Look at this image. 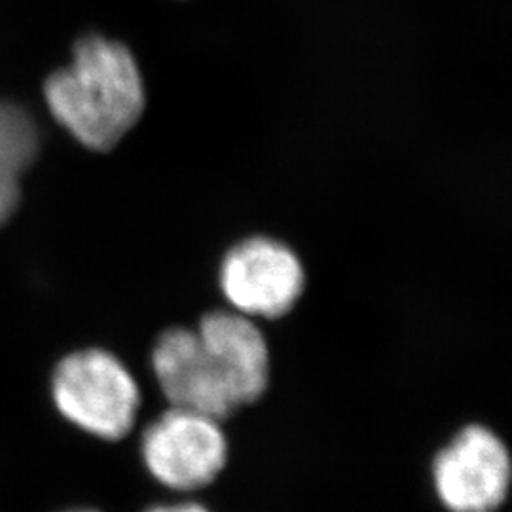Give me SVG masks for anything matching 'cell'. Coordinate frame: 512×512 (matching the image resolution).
<instances>
[{
  "label": "cell",
  "instance_id": "1",
  "mask_svg": "<svg viewBox=\"0 0 512 512\" xmlns=\"http://www.w3.org/2000/svg\"><path fill=\"white\" fill-rule=\"evenodd\" d=\"M148 372L167 406L220 421L262 403L274 384V355L262 323L226 306L194 325H171L148 349Z\"/></svg>",
  "mask_w": 512,
  "mask_h": 512
},
{
  "label": "cell",
  "instance_id": "2",
  "mask_svg": "<svg viewBox=\"0 0 512 512\" xmlns=\"http://www.w3.org/2000/svg\"><path fill=\"white\" fill-rule=\"evenodd\" d=\"M55 122L95 154L120 147L148 109V80L124 42L88 35L74 44L73 59L44 84Z\"/></svg>",
  "mask_w": 512,
  "mask_h": 512
},
{
  "label": "cell",
  "instance_id": "3",
  "mask_svg": "<svg viewBox=\"0 0 512 512\" xmlns=\"http://www.w3.org/2000/svg\"><path fill=\"white\" fill-rule=\"evenodd\" d=\"M52 399L59 414L76 429L95 439L118 442L137 425L143 389L116 353L86 348L55 366Z\"/></svg>",
  "mask_w": 512,
  "mask_h": 512
},
{
  "label": "cell",
  "instance_id": "4",
  "mask_svg": "<svg viewBox=\"0 0 512 512\" xmlns=\"http://www.w3.org/2000/svg\"><path fill=\"white\" fill-rule=\"evenodd\" d=\"M308 287V268L289 241L255 232L230 243L217 266L226 308L262 325L289 317Z\"/></svg>",
  "mask_w": 512,
  "mask_h": 512
},
{
  "label": "cell",
  "instance_id": "5",
  "mask_svg": "<svg viewBox=\"0 0 512 512\" xmlns=\"http://www.w3.org/2000/svg\"><path fill=\"white\" fill-rule=\"evenodd\" d=\"M139 456L150 478L165 490L198 494L224 475L230 461V439L224 421L165 404L143 429Z\"/></svg>",
  "mask_w": 512,
  "mask_h": 512
},
{
  "label": "cell",
  "instance_id": "6",
  "mask_svg": "<svg viewBox=\"0 0 512 512\" xmlns=\"http://www.w3.org/2000/svg\"><path fill=\"white\" fill-rule=\"evenodd\" d=\"M429 478L446 512H497L512 488V456L494 427L461 425L431 459Z\"/></svg>",
  "mask_w": 512,
  "mask_h": 512
},
{
  "label": "cell",
  "instance_id": "7",
  "mask_svg": "<svg viewBox=\"0 0 512 512\" xmlns=\"http://www.w3.org/2000/svg\"><path fill=\"white\" fill-rule=\"evenodd\" d=\"M37 152L33 118L16 105L0 101V224L14 215L21 198V177Z\"/></svg>",
  "mask_w": 512,
  "mask_h": 512
},
{
  "label": "cell",
  "instance_id": "8",
  "mask_svg": "<svg viewBox=\"0 0 512 512\" xmlns=\"http://www.w3.org/2000/svg\"><path fill=\"white\" fill-rule=\"evenodd\" d=\"M143 512H213L209 507H205L200 501L194 499H179V501H169V503H156L150 505Z\"/></svg>",
  "mask_w": 512,
  "mask_h": 512
},
{
  "label": "cell",
  "instance_id": "9",
  "mask_svg": "<svg viewBox=\"0 0 512 512\" xmlns=\"http://www.w3.org/2000/svg\"><path fill=\"white\" fill-rule=\"evenodd\" d=\"M65 512H99V511H95V509H71V511H65Z\"/></svg>",
  "mask_w": 512,
  "mask_h": 512
}]
</instances>
